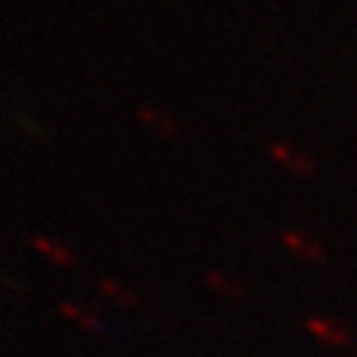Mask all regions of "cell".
Instances as JSON below:
<instances>
[{
    "label": "cell",
    "instance_id": "cell-1",
    "mask_svg": "<svg viewBox=\"0 0 357 357\" xmlns=\"http://www.w3.org/2000/svg\"><path fill=\"white\" fill-rule=\"evenodd\" d=\"M305 328L312 333L318 342H323L326 347H333V349H349V347L355 344V339H352L349 328H347V326H342L339 320L312 315V318H307Z\"/></svg>",
    "mask_w": 357,
    "mask_h": 357
},
{
    "label": "cell",
    "instance_id": "cell-2",
    "mask_svg": "<svg viewBox=\"0 0 357 357\" xmlns=\"http://www.w3.org/2000/svg\"><path fill=\"white\" fill-rule=\"evenodd\" d=\"M281 241L289 252H294L299 259H305V262H310V265H323V262H326V252H323V246H320L318 241L305 238V236H302V233H296V230H283Z\"/></svg>",
    "mask_w": 357,
    "mask_h": 357
},
{
    "label": "cell",
    "instance_id": "cell-3",
    "mask_svg": "<svg viewBox=\"0 0 357 357\" xmlns=\"http://www.w3.org/2000/svg\"><path fill=\"white\" fill-rule=\"evenodd\" d=\"M29 243H32V249H38L40 255L45 257L51 265H56V268H72L75 265V255H72V249L66 243L51 241L45 236H32Z\"/></svg>",
    "mask_w": 357,
    "mask_h": 357
},
{
    "label": "cell",
    "instance_id": "cell-4",
    "mask_svg": "<svg viewBox=\"0 0 357 357\" xmlns=\"http://www.w3.org/2000/svg\"><path fill=\"white\" fill-rule=\"evenodd\" d=\"M270 153L281 162L283 167H289L291 172L296 175H312L315 172V165L307 159V156H299V153H291L283 143H275V146H270Z\"/></svg>",
    "mask_w": 357,
    "mask_h": 357
},
{
    "label": "cell",
    "instance_id": "cell-5",
    "mask_svg": "<svg viewBox=\"0 0 357 357\" xmlns=\"http://www.w3.org/2000/svg\"><path fill=\"white\" fill-rule=\"evenodd\" d=\"M61 310V315H66L69 320H75V323H79L82 328H88V331H96V333H103L106 328H103V323L93 312H88V310H82V307L72 305V302H64V305L59 307Z\"/></svg>",
    "mask_w": 357,
    "mask_h": 357
},
{
    "label": "cell",
    "instance_id": "cell-6",
    "mask_svg": "<svg viewBox=\"0 0 357 357\" xmlns=\"http://www.w3.org/2000/svg\"><path fill=\"white\" fill-rule=\"evenodd\" d=\"M98 286H101L103 294H109V296H112V299H116L119 305H125V307H135V305H138V296L130 291L128 286H119L116 281H109V278H103Z\"/></svg>",
    "mask_w": 357,
    "mask_h": 357
},
{
    "label": "cell",
    "instance_id": "cell-7",
    "mask_svg": "<svg viewBox=\"0 0 357 357\" xmlns=\"http://www.w3.org/2000/svg\"><path fill=\"white\" fill-rule=\"evenodd\" d=\"M204 278H206V283L215 289V291L225 294V296H241V294H243V289L238 286V283L228 281V278H225V275H220L217 270H206Z\"/></svg>",
    "mask_w": 357,
    "mask_h": 357
}]
</instances>
